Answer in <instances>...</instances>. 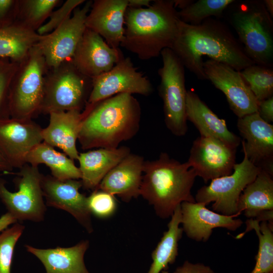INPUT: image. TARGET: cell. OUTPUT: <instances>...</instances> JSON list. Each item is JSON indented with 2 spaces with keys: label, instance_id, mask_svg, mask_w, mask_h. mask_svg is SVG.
<instances>
[{
  "label": "cell",
  "instance_id": "d590c367",
  "mask_svg": "<svg viewBox=\"0 0 273 273\" xmlns=\"http://www.w3.org/2000/svg\"><path fill=\"white\" fill-rule=\"evenodd\" d=\"M84 2V0L66 1L59 9L52 12L48 22L36 31L37 33L43 35L51 32L70 18L74 10Z\"/></svg>",
  "mask_w": 273,
  "mask_h": 273
},
{
  "label": "cell",
  "instance_id": "7c38bea8",
  "mask_svg": "<svg viewBox=\"0 0 273 273\" xmlns=\"http://www.w3.org/2000/svg\"><path fill=\"white\" fill-rule=\"evenodd\" d=\"M93 1L77 7L72 16L51 32L43 35L37 45L44 56L49 69L71 60L86 29L85 20Z\"/></svg>",
  "mask_w": 273,
  "mask_h": 273
},
{
  "label": "cell",
  "instance_id": "60d3db41",
  "mask_svg": "<svg viewBox=\"0 0 273 273\" xmlns=\"http://www.w3.org/2000/svg\"><path fill=\"white\" fill-rule=\"evenodd\" d=\"M17 222L11 214L7 212L0 217V233L7 229L9 225Z\"/></svg>",
  "mask_w": 273,
  "mask_h": 273
},
{
  "label": "cell",
  "instance_id": "9a60e30c",
  "mask_svg": "<svg viewBox=\"0 0 273 273\" xmlns=\"http://www.w3.org/2000/svg\"><path fill=\"white\" fill-rule=\"evenodd\" d=\"M42 129L32 120L0 118V154L13 168L25 165L29 153L42 142Z\"/></svg>",
  "mask_w": 273,
  "mask_h": 273
},
{
  "label": "cell",
  "instance_id": "d4e9b609",
  "mask_svg": "<svg viewBox=\"0 0 273 273\" xmlns=\"http://www.w3.org/2000/svg\"><path fill=\"white\" fill-rule=\"evenodd\" d=\"M89 244L85 240L69 247L40 249L28 245L25 247L40 260L46 273H90L84 261Z\"/></svg>",
  "mask_w": 273,
  "mask_h": 273
},
{
  "label": "cell",
  "instance_id": "d6a6232c",
  "mask_svg": "<svg viewBox=\"0 0 273 273\" xmlns=\"http://www.w3.org/2000/svg\"><path fill=\"white\" fill-rule=\"evenodd\" d=\"M240 72L258 102L273 96L271 67L254 64Z\"/></svg>",
  "mask_w": 273,
  "mask_h": 273
},
{
  "label": "cell",
  "instance_id": "ac0fdd59",
  "mask_svg": "<svg viewBox=\"0 0 273 273\" xmlns=\"http://www.w3.org/2000/svg\"><path fill=\"white\" fill-rule=\"evenodd\" d=\"M123 57L119 48H111L86 28L71 60L81 73L93 78L111 70Z\"/></svg>",
  "mask_w": 273,
  "mask_h": 273
},
{
  "label": "cell",
  "instance_id": "8d00e7d4",
  "mask_svg": "<svg viewBox=\"0 0 273 273\" xmlns=\"http://www.w3.org/2000/svg\"><path fill=\"white\" fill-rule=\"evenodd\" d=\"M18 62L3 65L0 67V118L10 117L9 95L10 85Z\"/></svg>",
  "mask_w": 273,
  "mask_h": 273
},
{
  "label": "cell",
  "instance_id": "7bdbcfd3",
  "mask_svg": "<svg viewBox=\"0 0 273 273\" xmlns=\"http://www.w3.org/2000/svg\"><path fill=\"white\" fill-rule=\"evenodd\" d=\"M13 168L7 163L0 154V172L5 174L11 172Z\"/></svg>",
  "mask_w": 273,
  "mask_h": 273
},
{
  "label": "cell",
  "instance_id": "4dcf8cb0",
  "mask_svg": "<svg viewBox=\"0 0 273 273\" xmlns=\"http://www.w3.org/2000/svg\"><path fill=\"white\" fill-rule=\"evenodd\" d=\"M59 0L18 1L16 21L36 31L50 17Z\"/></svg>",
  "mask_w": 273,
  "mask_h": 273
},
{
  "label": "cell",
  "instance_id": "836d02e7",
  "mask_svg": "<svg viewBox=\"0 0 273 273\" xmlns=\"http://www.w3.org/2000/svg\"><path fill=\"white\" fill-rule=\"evenodd\" d=\"M24 229L16 222L0 233V273H11L15 247Z\"/></svg>",
  "mask_w": 273,
  "mask_h": 273
},
{
  "label": "cell",
  "instance_id": "cb8c5ba5",
  "mask_svg": "<svg viewBox=\"0 0 273 273\" xmlns=\"http://www.w3.org/2000/svg\"><path fill=\"white\" fill-rule=\"evenodd\" d=\"M186 114L200 135L212 137L237 148L240 137L230 131L224 120L219 118L194 91L187 92Z\"/></svg>",
  "mask_w": 273,
  "mask_h": 273
},
{
  "label": "cell",
  "instance_id": "6da1fadb",
  "mask_svg": "<svg viewBox=\"0 0 273 273\" xmlns=\"http://www.w3.org/2000/svg\"><path fill=\"white\" fill-rule=\"evenodd\" d=\"M170 49L184 67L202 80L207 79L203 67L205 56L239 71L254 64L229 27L213 17L196 25L181 21Z\"/></svg>",
  "mask_w": 273,
  "mask_h": 273
},
{
  "label": "cell",
  "instance_id": "e575fe53",
  "mask_svg": "<svg viewBox=\"0 0 273 273\" xmlns=\"http://www.w3.org/2000/svg\"><path fill=\"white\" fill-rule=\"evenodd\" d=\"M88 209L91 214L99 218H107L114 214L117 209V201L114 195L96 189L87 197Z\"/></svg>",
  "mask_w": 273,
  "mask_h": 273
},
{
  "label": "cell",
  "instance_id": "7402d4cb",
  "mask_svg": "<svg viewBox=\"0 0 273 273\" xmlns=\"http://www.w3.org/2000/svg\"><path fill=\"white\" fill-rule=\"evenodd\" d=\"M273 175L261 170L241 194L238 213L244 212L249 219L267 221L273 226Z\"/></svg>",
  "mask_w": 273,
  "mask_h": 273
},
{
  "label": "cell",
  "instance_id": "603a6c76",
  "mask_svg": "<svg viewBox=\"0 0 273 273\" xmlns=\"http://www.w3.org/2000/svg\"><path fill=\"white\" fill-rule=\"evenodd\" d=\"M49 115V123L42 129V142L60 148L70 158L77 160L79 153L76 141L82 118V111L54 112Z\"/></svg>",
  "mask_w": 273,
  "mask_h": 273
},
{
  "label": "cell",
  "instance_id": "9c48e42d",
  "mask_svg": "<svg viewBox=\"0 0 273 273\" xmlns=\"http://www.w3.org/2000/svg\"><path fill=\"white\" fill-rule=\"evenodd\" d=\"M14 181L18 190L12 192L6 180L0 177V200L17 220L40 222L46 211L41 183L42 177L38 166L26 163L16 173Z\"/></svg>",
  "mask_w": 273,
  "mask_h": 273
},
{
  "label": "cell",
  "instance_id": "3957f363",
  "mask_svg": "<svg viewBox=\"0 0 273 273\" xmlns=\"http://www.w3.org/2000/svg\"><path fill=\"white\" fill-rule=\"evenodd\" d=\"M153 2L148 8L128 7L124 15L120 46L143 60L158 57L163 49L170 48L181 22L174 0Z\"/></svg>",
  "mask_w": 273,
  "mask_h": 273
},
{
  "label": "cell",
  "instance_id": "f6af8a7d",
  "mask_svg": "<svg viewBox=\"0 0 273 273\" xmlns=\"http://www.w3.org/2000/svg\"><path fill=\"white\" fill-rule=\"evenodd\" d=\"M4 64H5L0 62V67H2L3 65H4Z\"/></svg>",
  "mask_w": 273,
  "mask_h": 273
},
{
  "label": "cell",
  "instance_id": "bcb514c9",
  "mask_svg": "<svg viewBox=\"0 0 273 273\" xmlns=\"http://www.w3.org/2000/svg\"><path fill=\"white\" fill-rule=\"evenodd\" d=\"M269 273H273V271H272V272H269Z\"/></svg>",
  "mask_w": 273,
  "mask_h": 273
},
{
  "label": "cell",
  "instance_id": "e0dca14e",
  "mask_svg": "<svg viewBox=\"0 0 273 273\" xmlns=\"http://www.w3.org/2000/svg\"><path fill=\"white\" fill-rule=\"evenodd\" d=\"M237 127L243 138L244 154L255 166L273 175V125L256 112L239 118Z\"/></svg>",
  "mask_w": 273,
  "mask_h": 273
},
{
  "label": "cell",
  "instance_id": "ffe728a7",
  "mask_svg": "<svg viewBox=\"0 0 273 273\" xmlns=\"http://www.w3.org/2000/svg\"><path fill=\"white\" fill-rule=\"evenodd\" d=\"M127 0L93 1L85 26L100 35L111 48H119L124 37Z\"/></svg>",
  "mask_w": 273,
  "mask_h": 273
},
{
  "label": "cell",
  "instance_id": "30bf717a",
  "mask_svg": "<svg viewBox=\"0 0 273 273\" xmlns=\"http://www.w3.org/2000/svg\"><path fill=\"white\" fill-rule=\"evenodd\" d=\"M261 170L244 154L243 160L235 164L231 174L213 179L209 185L199 189L195 201L207 205L212 202L214 211L225 215L238 216L237 205L240 196Z\"/></svg>",
  "mask_w": 273,
  "mask_h": 273
},
{
  "label": "cell",
  "instance_id": "8fae6325",
  "mask_svg": "<svg viewBox=\"0 0 273 273\" xmlns=\"http://www.w3.org/2000/svg\"><path fill=\"white\" fill-rule=\"evenodd\" d=\"M153 90L150 80L138 71L130 58L123 57L111 70L92 78V89L85 105L119 94L148 96Z\"/></svg>",
  "mask_w": 273,
  "mask_h": 273
},
{
  "label": "cell",
  "instance_id": "f1b7e54d",
  "mask_svg": "<svg viewBox=\"0 0 273 273\" xmlns=\"http://www.w3.org/2000/svg\"><path fill=\"white\" fill-rule=\"evenodd\" d=\"M170 218L167 230L164 232L152 253V263L148 273H161L166 270L169 264L175 262L178 255V242L183 233L182 228L179 226L181 220L180 206L175 209Z\"/></svg>",
  "mask_w": 273,
  "mask_h": 273
},
{
  "label": "cell",
  "instance_id": "d6986e66",
  "mask_svg": "<svg viewBox=\"0 0 273 273\" xmlns=\"http://www.w3.org/2000/svg\"><path fill=\"white\" fill-rule=\"evenodd\" d=\"M204 203L184 202L180 205L183 232L197 242H207L215 228L235 231L243 224L238 216L225 215L209 210Z\"/></svg>",
  "mask_w": 273,
  "mask_h": 273
},
{
  "label": "cell",
  "instance_id": "277c9868",
  "mask_svg": "<svg viewBox=\"0 0 273 273\" xmlns=\"http://www.w3.org/2000/svg\"><path fill=\"white\" fill-rule=\"evenodd\" d=\"M140 196L162 219L170 217L184 202H195L191 189L197 175L188 162L180 163L162 152L145 161Z\"/></svg>",
  "mask_w": 273,
  "mask_h": 273
},
{
  "label": "cell",
  "instance_id": "ee69618b",
  "mask_svg": "<svg viewBox=\"0 0 273 273\" xmlns=\"http://www.w3.org/2000/svg\"><path fill=\"white\" fill-rule=\"evenodd\" d=\"M263 2L267 12L269 13L270 16L272 18L273 1L272 0H264V1H263Z\"/></svg>",
  "mask_w": 273,
  "mask_h": 273
},
{
  "label": "cell",
  "instance_id": "52a82bcc",
  "mask_svg": "<svg viewBox=\"0 0 273 273\" xmlns=\"http://www.w3.org/2000/svg\"><path fill=\"white\" fill-rule=\"evenodd\" d=\"M92 89V78L81 73L72 60L49 69L40 113L77 110L82 111Z\"/></svg>",
  "mask_w": 273,
  "mask_h": 273
},
{
  "label": "cell",
  "instance_id": "8992f818",
  "mask_svg": "<svg viewBox=\"0 0 273 273\" xmlns=\"http://www.w3.org/2000/svg\"><path fill=\"white\" fill-rule=\"evenodd\" d=\"M48 70L36 44L18 63L12 79L9 95L10 117L30 120L40 113Z\"/></svg>",
  "mask_w": 273,
  "mask_h": 273
},
{
  "label": "cell",
  "instance_id": "74e56055",
  "mask_svg": "<svg viewBox=\"0 0 273 273\" xmlns=\"http://www.w3.org/2000/svg\"><path fill=\"white\" fill-rule=\"evenodd\" d=\"M161 273H168L163 270ZM173 273H216L209 266L201 263H193L185 261L183 264L177 267Z\"/></svg>",
  "mask_w": 273,
  "mask_h": 273
},
{
  "label": "cell",
  "instance_id": "44dd1931",
  "mask_svg": "<svg viewBox=\"0 0 273 273\" xmlns=\"http://www.w3.org/2000/svg\"><path fill=\"white\" fill-rule=\"evenodd\" d=\"M144 162L142 156L130 153L106 174L97 189L117 195L125 202L137 198L140 196Z\"/></svg>",
  "mask_w": 273,
  "mask_h": 273
},
{
  "label": "cell",
  "instance_id": "5bb4252c",
  "mask_svg": "<svg viewBox=\"0 0 273 273\" xmlns=\"http://www.w3.org/2000/svg\"><path fill=\"white\" fill-rule=\"evenodd\" d=\"M203 67L207 79L224 94L238 118L258 112L259 102L240 71L211 59L203 62Z\"/></svg>",
  "mask_w": 273,
  "mask_h": 273
},
{
  "label": "cell",
  "instance_id": "4fadbf2b",
  "mask_svg": "<svg viewBox=\"0 0 273 273\" xmlns=\"http://www.w3.org/2000/svg\"><path fill=\"white\" fill-rule=\"evenodd\" d=\"M237 148L217 139L200 135L193 143L187 162L197 176L207 183L233 172Z\"/></svg>",
  "mask_w": 273,
  "mask_h": 273
},
{
  "label": "cell",
  "instance_id": "1f68e13d",
  "mask_svg": "<svg viewBox=\"0 0 273 273\" xmlns=\"http://www.w3.org/2000/svg\"><path fill=\"white\" fill-rule=\"evenodd\" d=\"M234 0H199L191 1L183 8L178 11L180 20L187 24L199 25L204 20L215 17L221 16Z\"/></svg>",
  "mask_w": 273,
  "mask_h": 273
},
{
  "label": "cell",
  "instance_id": "f546056e",
  "mask_svg": "<svg viewBox=\"0 0 273 273\" xmlns=\"http://www.w3.org/2000/svg\"><path fill=\"white\" fill-rule=\"evenodd\" d=\"M259 222L255 219H247L245 231L236 238H241L250 231L255 232L259 241L258 250L255 257V265L251 273H269L273 271V226L267 221Z\"/></svg>",
  "mask_w": 273,
  "mask_h": 273
},
{
  "label": "cell",
  "instance_id": "5b68a950",
  "mask_svg": "<svg viewBox=\"0 0 273 273\" xmlns=\"http://www.w3.org/2000/svg\"><path fill=\"white\" fill-rule=\"evenodd\" d=\"M226 9L230 23L247 56L255 64L272 67V18L263 1H235Z\"/></svg>",
  "mask_w": 273,
  "mask_h": 273
},
{
  "label": "cell",
  "instance_id": "484cf974",
  "mask_svg": "<svg viewBox=\"0 0 273 273\" xmlns=\"http://www.w3.org/2000/svg\"><path fill=\"white\" fill-rule=\"evenodd\" d=\"M130 153L126 146L116 149L99 148L79 154L78 161L82 187L95 190L106 174Z\"/></svg>",
  "mask_w": 273,
  "mask_h": 273
},
{
  "label": "cell",
  "instance_id": "b9f144b4",
  "mask_svg": "<svg viewBox=\"0 0 273 273\" xmlns=\"http://www.w3.org/2000/svg\"><path fill=\"white\" fill-rule=\"evenodd\" d=\"M128 7L134 8H148L150 6L152 1L151 0H127Z\"/></svg>",
  "mask_w": 273,
  "mask_h": 273
},
{
  "label": "cell",
  "instance_id": "4316f807",
  "mask_svg": "<svg viewBox=\"0 0 273 273\" xmlns=\"http://www.w3.org/2000/svg\"><path fill=\"white\" fill-rule=\"evenodd\" d=\"M41 36L17 21L0 27V58H9L19 62Z\"/></svg>",
  "mask_w": 273,
  "mask_h": 273
},
{
  "label": "cell",
  "instance_id": "83f0119b",
  "mask_svg": "<svg viewBox=\"0 0 273 273\" xmlns=\"http://www.w3.org/2000/svg\"><path fill=\"white\" fill-rule=\"evenodd\" d=\"M26 163L34 166L44 164L50 169L52 176L59 180L81 178L80 170L74 160L43 142L29 153Z\"/></svg>",
  "mask_w": 273,
  "mask_h": 273
},
{
  "label": "cell",
  "instance_id": "ba28073f",
  "mask_svg": "<svg viewBox=\"0 0 273 273\" xmlns=\"http://www.w3.org/2000/svg\"><path fill=\"white\" fill-rule=\"evenodd\" d=\"M160 55L163 65L158 70L159 93L163 103L165 123L172 134L182 136L188 131L185 67L170 48L163 49Z\"/></svg>",
  "mask_w": 273,
  "mask_h": 273
},
{
  "label": "cell",
  "instance_id": "ab89813d",
  "mask_svg": "<svg viewBox=\"0 0 273 273\" xmlns=\"http://www.w3.org/2000/svg\"><path fill=\"white\" fill-rule=\"evenodd\" d=\"M18 1L0 0V19H3L12 9L17 7Z\"/></svg>",
  "mask_w": 273,
  "mask_h": 273
},
{
  "label": "cell",
  "instance_id": "2e32d148",
  "mask_svg": "<svg viewBox=\"0 0 273 273\" xmlns=\"http://www.w3.org/2000/svg\"><path fill=\"white\" fill-rule=\"evenodd\" d=\"M41 186L46 205L67 212L87 233L93 232L87 197L79 192L80 180H59L52 175H42Z\"/></svg>",
  "mask_w": 273,
  "mask_h": 273
},
{
  "label": "cell",
  "instance_id": "7a4b0ae2",
  "mask_svg": "<svg viewBox=\"0 0 273 273\" xmlns=\"http://www.w3.org/2000/svg\"><path fill=\"white\" fill-rule=\"evenodd\" d=\"M141 108L129 94H119L85 105L78 140L81 149H116L138 132Z\"/></svg>",
  "mask_w": 273,
  "mask_h": 273
},
{
  "label": "cell",
  "instance_id": "f35d334b",
  "mask_svg": "<svg viewBox=\"0 0 273 273\" xmlns=\"http://www.w3.org/2000/svg\"><path fill=\"white\" fill-rule=\"evenodd\" d=\"M257 112L265 122L273 121V96L259 102Z\"/></svg>",
  "mask_w": 273,
  "mask_h": 273
}]
</instances>
